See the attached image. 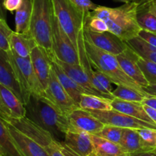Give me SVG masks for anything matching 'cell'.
Returning <instances> with one entry per match:
<instances>
[{
  "mask_svg": "<svg viewBox=\"0 0 156 156\" xmlns=\"http://www.w3.org/2000/svg\"><path fill=\"white\" fill-rule=\"evenodd\" d=\"M143 106H144L145 110H146V113L149 116V117L152 119L154 123H156V110L149 106H146V105H143Z\"/></svg>",
  "mask_w": 156,
  "mask_h": 156,
  "instance_id": "obj_41",
  "label": "cell"
},
{
  "mask_svg": "<svg viewBox=\"0 0 156 156\" xmlns=\"http://www.w3.org/2000/svg\"><path fill=\"white\" fill-rule=\"evenodd\" d=\"M146 151H153L156 149V129L143 128L137 129Z\"/></svg>",
  "mask_w": 156,
  "mask_h": 156,
  "instance_id": "obj_31",
  "label": "cell"
},
{
  "mask_svg": "<svg viewBox=\"0 0 156 156\" xmlns=\"http://www.w3.org/2000/svg\"><path fill=\"white\" fill-rule=\"evenodd\" d=\"M138 65L141 69L149 85H156V63L149 59L140 57Z\"/></svg>",
  "mask_w": 156,
  "mask_h": 156,
  "instance_id": "obj_30",
  "label": "cell"
},
{
  "mask_svg": "<svg viewBox=\"0 0 156 156\" xmlns=\"http://www.w3.org/2000/svg\"><path fill=\"white\" fill-rule=\"evenodd\" d=\"M13 32L6 22V19L0 17V49L5 51L11 50L9 38Z\"/></svg>",
  "mask_w": 156,
  "mask_h": 156,
  "instance_id": "obj_32",
  "label": "cell"
},
{
  "mask_svg": "<svg viewBox=\"0 0 156 156\" xmlns=\"http://www.w3.org/2000/svg\"><path fill=\"white\" fill-rule=\"evenodd\" d=\"M137 2L139 3L138 8H143L150 5L153 4V3H155L156 0H138Z\"/></svg>",
  "mask_w": 156,
  "mask_h": 156,
  "instance_id": "obj_43",
  "label": "cell"
},
{
  "mask_svg": "<svg viewBox=\"0 0 156 156\" xmlns=\"http://www.w3.org/2000/svg\"><path fill=\"white\" fill-rule=\"evenodd\" d=\"M3 2H4V0H0V17H2L4 19H6V15H7L6 12L7 11L5 9L4 6H3Z\"/></svg>",
  "mask_w": 156,
  "mask_h": 156,
  "instance_id": "obj_44",
  "label": "cell"
},
{
  "mask_svg": "<svg viewBox=\"0 0 156 156\" xmlns=\"http://www.w3.org/2000/svg\"><path fill=\"white\" fill-rule=\"evenodd\" d=\"M76 7L83 13H90L98 5L94 4L91 0H71Z\"/></svg>",
  "mask_w": 156,
  "mask_h": 156,
  "instance_id": "obj_34",
  "label": "cell"
},
{
  "mask_svg": "<svg viewBox=\"0 0 156 156\" xmlns=\"http://www.w3.org/2000/svg\"><path fill=\"white\" fill-rule=\"evenodd\" d=\"M23 0H4L3 6L5 9L9 12H16L22 4Z\"/></svg>",
  "mask_w": 156,
  "mask_h": 156,
  "instance_id": "obj_37",
  "label": "cell"
},
{
  "mask_svg": "<svg viewBox=\"0 0 156 156\" xmlns=\"http://www.w3.org/2000/svg\"><path fill=\"white\" fill-rule=\"evenodd\" d=\"M117 59L123 71L141 87L149 85L141 69L138 65L140 56L133 49L128 48L123 53L117 55Z\"/></svg>",
  "mask_w": 156,
  "mask_h": 156,
  "instance_id": "obj_13",
  "label": "cell"
},
{
  "mask_svg": "<svg viewBox=\"0 0 156 156\" xmlns=\"http://www.w3.org/2000/svg\"><path fill=\"white\" fill-rule=\"evenodd\" d=\"M30 58L34 70L45 90L52 72V59L47 52L38 45L33 49Z\"/></svg>",
  "mask_w": 156,
  "mask_h": 156,
  "instance_id": "obj_15",
  "label": "cell"
},
{
  "mask_svg": "<svg viewBox=\"0 0 156 156\" xmlns=\"http://www.w3.org/2000/svg\"><path fill=\"white\" fill-rule=\"evenodd\" d=\"M118 1L122 2H124V3H129V2H137L138 0H118Z\"/></svg>",
  "mask_w": 156,
  "mask_h": 156,
  "instance_id": "obj_46",
  "label": "cell"
},
{
  "mask_svg": "<svg viewBox=\"0 0 156 156\" xmlns=\"http://www.w3.org/2000/svg\"><path fill=\"white\" fill-rule=\"evenodd\" d=\"M52 2L55 18L76 48L78 35L86 23L90 13L79 11L71 0H52Z\"/></svg>",
  "mask_w": 156,
  "mask_h": 156,
  "instance_id": "obj_5",
  "label": "cell"
},
{
  "mask_svg": "<svg viewBox=\"0 0 156 156\" xmlns=\"http://www.w3.org/2000/svg\"><path fill=\"white\" fill-rule=\"evenodd\" d=\"M137 22L143 30L156 33V15L148 6L138 8Z\"/></svg>",
  "mask_w": 156,
  "mask_h": 156,
  "instance_id": "obj_28",
  "label": "cell"
},
{
  "mask_svg": "<svg viewBox=\"0 0 156 156\" xmlns=\"http://www.w3.org/2000/svg\"><path fill=\"white\" fill-rule=\"evenodd\" d=\"M52 69L53 70L58 80L59 81L62 87L65 88L67 93L75 101V102L79 105L82 94H86L85 90L79 84L76 83L71 77H69L64 72V70L59 66V64H57L53 60H52Z\"/></svg>",
  "mask_w": 156,
  "mask_h": 156,
  "instance_id": "obj_21",
  "label": "cell"
},
{
  "mask_svg": "<svg viewBox=\"0 0 156 156\" xmlns=\"http://www.w3.org/2000/svg\"><path fill=\"white\" fill-rule=\"evenodd\" d=\"M0 146L4 156H24L12 137L5 122L0 117Z\"/></svg>",
  "mask_w": 156,
  "mask_h": 156,
  "instance_id": "obj_24",
  "label": "cell"
},
{
  "mask_svg": "<svg viewBox=\"0 0 156 156\" xmlns=\"http://www.w3.org/2000/svg\"><path fill=\"white\" fill-rule=\"evenodd\" d=\"M62 144L77 156H94V150L91 134L84 131L69 130Z\"/></svg>",
  "mask_w": 156,
  "mask_h": 156,
  "instance_id": "obj_11",
  "label": "cell"
},
{
  "mask_svg": "<svg viewBox=\"0 0 156 156\" xmlns=\"http://www.w3.org/2000/svg\"><path fill=\"white\" fill-rule=\"evenodd\" d=\"M153 151H154V152H155V153H156V149H155V150H153Z\"/></svg>",
  "mask_w": 156,
  "mask_h": 156,
  "instance_id": "obj_50",
  "label": "cell"
},
{
  "mask_svg": "<svg viewBox=\"0 0 156 156\" xmlns=\"http://www.w3.org/2000/svg\"><path fill=\"white\" fill-rule=\"evenodd\" d=\"M111 101L92 94H83L79 106L81 109L85 111H109L113 109Z\"/></svg>",
  "mask_w": 156,
  "mask_h": 156,
  "instance_id": "obj_26",
  "label": "cell"
},
{
  "mask_svg": "<svg viewBox=\"0 0 156 156\" xmlns=\"http://www.w3.org/2000/svg\"><path fill=\"white\" fill-rule=\"evenodd\" d=\"M11 50L21 57H30L33 49L36 47L34 41L30 33L21 34L13 31L9 38Z\"/></svg>",
  "mask_w": 156,
  "mask_h": 156,
  "instance_id": "obj_20",
  "label": "cell"
},
{
  "mask_svg": "<svg viewBox=\"0 0 156 156\" xmlns=\"http://www.w3.org/2000/svg\"><path fill=\"white\" fill-rule=\"evenodd\" d=\"M45 95L62 114L66 116L79 108L61 85L53 69L48 85L45 88Z\"/></svg>",
  "mask_w": 156,
  "mask_h": 156,
  "instance_id": "obj_9",
  "label": "cell"
},
{
  "mask_svg": "<svg viewBox=\"0 0 156 156\" xmlns=\"http://www.w3.org/2000/svg\"><path fill=\"white\" fill-rule=\"evenodd\" d=\"M112 95L114 98L128 101L143 102L146 98L150 97L145 92L139 91L132 87L123 85H118L115 89L112 91Z\"/></svg>",
  "mask_w": 156,
  "mask_h": 156,
  "instance_id": "obj_27",
  "label": "cell"
},
{
  "mask_svg": "<svg viewBox=\"0 0 156 156\" xmlns=\"http://www.w3.org/2000/svg\"><path fill=\"white\" fill-rule=\"evenodd\" d=\"M140 57L144 58V59H149L156 63V51L152 52H146V53H142L138 54Z\"/></svg>",
  "mask_w": 156,
  "mask_h": 156,
  "instance_id": "obj_39",
  "label": "cell"
},
{
  "mask_svg": "<svg viewBox=\"0 0 156 156\" xmlns=\"http://www.w3.org/2000/svg\"><path fill=\"white\" fill-rule=\"evenodd\" d=\"M0 155L4 156V152H3V150H2V149L1 146H0Z\"/></svg>",
  "mask_w": 156,
  "mask_h": 156,
  "instance_id": "obj_47",
  "label": "cell"
},
{
  "mask_svg": "<svg viewBox=\"0 0 156 156\" xmlns=\"http://www.w3.org/2000/svg\"><path fill=\"white\" fill-rule=\"evenodd\" d=\"M85 26L91 31L98 32V33L108 31V27L106 21H104L103 19H101L97 17H92L91 15L88 17Z\"/></svg>",
  "mask_w": 156,
  "mask_h": 156,
  "instance_id": "obj_33",
  "label": "cell"
},
{
  "mask_svg": "<svg viewBox=\"0 0 156 156\" xmlns=\"http://www.w3.org/2000/svg\"><path fill=\"white\" fill-rule=\"evenodd\" d=\"M26 117L60 142L69 130H73L68 117L62 114L46 95H30L25 105ZM62 143V142H61Z\"/></svg>",
  "mask_w": 156,
  "mask_h": 156,
  "instance_id": "obj_1",
  "label": "cell"
},
{
  "mask_svg": "<svg viewBox=\"0 0 156 156\" xmlns=\"http://www.w3.org/2000/svg\"><path fill=\"white\" fill-rule=\"evenodd\" d=\"M0 84L9 88L24 105V98L8 51L0 49Z\"/></svg>",
  "mask_w": 156,
  "mask_h": 156,
  "instance_id": "obj_14",
  "label": "cell"
},
{
  "mask_svg": "<svg viewBox=\"0 0 156 156\" xmlns=\"http://www.w3.org/2000/svg\"><path fill=\"white\" fill-rule=\"evenodd\" d=\"M5 122L15 143L24 156H50L47 151L34 140L21 133L12 125L9 124L6 121Z\"/></svg>",
  "mask_w": 156,
  "mask_h": 156,
  "instance_id": "obj_18",
  "label": "cell"
},
{
  "mask_svg": "<svg viewBox=\"0 0 156 156\" xmlns=\"http://www.w3.org/2000/svg\"><path fill=\"white\" fill-rule=\"evenodd\" d=\"M69 156H77V155H75V154L73 153V152H72V153L70 154V155H69ZM94 156H96V155H94Z\"/></svg>",
  "mask_w": 156,
  "mask_h": 156,
  "instance_id": "obj_49",
  "label": "cell"
},
{
  "mask_svg": "<svg viewBox=\"0 0 156 156\" xmlns=\"http://www.w3.org/2000/svg\"><path fill=\"white\" fill-rule=\"evenodd\" d=\"M0 102L2 114L12 118H21L26 117L27 111L25 105L9 88L0 84Z\"/></svg>",
  "mask_w": 156,
  "mask_h": 156,
  "instance_id": "obj_17",
  "label": "cell"
},
{
  "mask_svg": "<svg viewBox=\"0 0 156 156\" xmlns=\"http://www.w3.org/2000/svg\"><path fill=\"white\" fill-rule=\"evenodd\" d=\"M2 114V105H1V102H0V114Z\"/></svg>",
  "mask_w": 156,
  "mask_h": 156,
  "instance_id": "obj_48",
  "label": "cell"
},
{
  "mask_svg": "<svg viewBox=\"0 0 156 156\" xmlns=\"http://www.w3.org/2000/svg\"><path fill=\"white\" fill-rule=\"evenodd\" d=\"M84 43L86 53L94 69L98 70L106 75L113 84L117 85H126L136 88L142 92H145L140 85L134 82L123 71L117 56L98 48L85 37L84 39Z\"/></svg>",
  "mask_w": 156,
  "mask_h": 156,
  "instance_id": "obj_4",
  "label": "cell"
},
{
  "mask_svg": "<svg viewBox=\"0 0 156 156\" xmlns=\"http://www.w3.org/2000/svg\"><path fill=\"white\" fill-rule=\"evenodd\" d=\"M52 47L53 57L71 65L79 66V55L76 47L60 27L54 15L53 19Z\"/></svg>",
  "mask_w": 156,
  "mask_h": 156,
  "instance_id": "obj_7",
  "label": "cell"
},
{
  "mask_svg": "<svg viewBox=\"0 0 156 156\" xmlns=\"http://www.w3.org/2000/svg\"><path fill=\"white\" fill-rule=\"evenodd\" d=\"M32 9V0H23L21 5L15 12V31L21 34L29 33Z\"/></svg>",
  "mask_w": 156,
  "mask_h": 156,
  "instance_id": "obj_23",
  "label": "cell"
},
{
  "mask_svg": "<svg viewBox=\"0 0 156 156\" xmlns=\"http://www.w3.org/2000/svg\"><path fill=\"white\" fill-rule=\"evenodd\" d=\"M52 60L55 61L56 63L59 64V66L64 70V72L85 90L86 94H92V95L98 96V97L104 98L109 99L105 94L100 92L93 85L92 82H91L88 76L82 71L80 66L71 65V64L66 63V62L59 60V59H58L56 57H53Z\"/></svg>",
  "mask_w": 156,
  "mask_h": 156,
  "instance_id": "obj_16",
  "label": "cell"
},
{
  "mask_svg": "<svg viewBox=\"0 0 156 156\" xmlns=\"http://www.w3.org/2000/svg\"><path fill=\"white\" fill-rule=\"evenodd\" d=\"M111 105H112L114 110L127 114L133 117H135L139 120L156 125V123H154L152 119L148 115L144 106L141 102L128 101H123L114 98L111 101Z\"/></svg>",
  "mask_w": 156,
  "mask_h": 156,
  "instance_id": "obj_19",
  "label": "cell"
},
{
  "mask_svg": "<svg viewBox=\"0 0 156 156\" xmlns=\"http://www.w3.org/2000/svg\"><path fill=\"white\" fill-rule=\"evenodd\" d=\"M0 156H3V155H0Z\"/></svg>",
  "mask_w": 156,
  "mask_h": 156,
  "instance_id": "obj_51",
  "label": "cell"
},
{
  "mask_svg": "<svg viewBox=\"0 0 156 156\" xmlns=\"http://www.w3.org/2000/svg\"><path fill=\"white\" fill-rule=\"evenodd\" d=\"M32 2L33 9L29 33L37 44L42 47L53 59V2L52 0H32Z\"/></svg>",
  "mask_w": 156,
  "mask_h": 156,
  "instance_id": "obj_3",
  "label": "cell"
},
{
  "mask_svg": "<svg viewBox=\"0 0 156 156\" xmlns=\"http://www.w3.org/2000/svg\"><path fill=\"white\" fill-rule=\"evenodd\" d=\"M96 156H128L120 144L113 143L108 140L91 134Z\"/></svg>",
  "mask_w": 156,
  "mask_h": 156,
  "instance_id": "obj_22",
  "label": "cell"
},
{
  "mask_svg": "<svg viewBox=\"0 0 156 156\" xmlns=\"http://www.w3.org/2000/svg\"><path fill=\"white\" fill-rule=\"evenodd\" d=\"M123 131L124 128L118 127L112 125H105L101 130L96 135L113 143L120 144L123 135Z\"/></svg>",
  "mask_w": 156,
  "mask_h": 156,
  "instance_id": "obj_29",
  "label": "cell"
},
{
  "mask_svg": "<svg viewBox=\"0 0 156 156\" xmlns=\"http://www.w3.org/2000/svg\"><path fill=\"white\" fill-rule=\"evenodd\" d=\"M138 36L140 37L144 41H146V42L150 44L151 45L156 47V33L141 29Z\"/></svg>",
  "mask_w": 156,
  "mask_h": 156,
  "instance_id": "obj_36",
  "label": "cell"
},
{
  "mask_svg": "<svg viewBox=\"0 0 156 156\" xmlns=\"http://www.w3.org/2000/svg\"><path fill=\"white\" fill-rule=\"evenodd\" d=\"M84 35L85 37L93 45L114 56L123 53L128 48L126 42L122 41L117 35L110 31L98 33L91 31L85 25Z\"/></svg>",
  "mask_w": 156,
  "mask_h": 156,
  "instance_id": "obj_10",
  "label": "cell"
},
{
  "mask_svg": "<svg viewBox=\"0 0 156 156\" xmlns=\"http://www.w3.org/2000/svg\"><path fill=\"white\" fill-rule=\"evenodd\" d=\"M67 117L73 130L84 131L96 135L105 125L88 111L79 108L72 111Z\"/></svg>",
  "mask_w": 156,
  "mask_h": 156,
  "instance_id": "obj_12",
  "label": "cell"
},
{
  "mask_svg": "<svg viewBox=\"0 0 156 156\" xmlns=\"http://www.w3.org/2000/svg\"><path fill=\"white\" fill-rule=\"evenodd\" d=\"M128 156H156V153L154 151H145L128 154Z\"/></svg>",
  "mask_w": 156,
  "mask_h": 156,
  "instance_id": "obj_42",
  "label": "cell"
},
{
  "mask_svg": "<svg viewBox=\"0 0 156 156\" xmlns=\"http://www.w3.org/2000/svg\"><path fill=\"white\" fill-rule=\"evenodd\" d=\"M142 104L143 105H146V106H149L156 110V97H151L150 96V97L146 98L142 102Z\"/></svg>",
  "mask_w": 156,
  "mask_h": 156,
  "instance_id": "obj_40",
  "label": "cell"
},
{
  "mask_svg": "<svg viewBox=\"0 0 156 156\" xmlns=\"http://www.w3.org/2000/svg\"><path fill=\"white\" fill-rule=\"evenodd\" d=\"M105 125H112L122 128L143 129L150 128L156 129V125L133 117L116 110L109 111H88Z\"/></svg>",
  "mask_w": 156,
  "mask_h": 156,
  "instance_id": "obj_8",
  "label": "cell"
},
{
  "mask_svg": "<svg viewBox=\"0 0 156 156\" xmlns=\"http://www.w3.org/2000/svg\"><path fill=\"white\" fill-rule=\"evenodd\" d=\"M147 7V6H146ZM148 7H149V9H151V10L152 11V12H154V13L156 15V2L155 3H153V4L150 5H149Z\"/></svg>",
  "mask_w": 156,
  "mask_h": 156,
  "instance_id": "obj_45",
  "label": "cell"
},
{
  "mask_svg": "<svg viewBox=\"0 0 156 156\" xmlns=\"http://www.w3.org/2000/svg\"><path fill=\"white\" fill-rule=\"evenodd\" d=\"M138 7L139 3L137 2L125 3L117 8L98 5L94 11L90 12V15L106 21L108 31L114 34L122 41L126 42L138 36L141 30L137 22Z\"/></svg>",
  "mask_w": 156,
  "mask_h": 156,
  "instance_id": "obj_2",
  "label": "cell"
},
{
  "mask_svg": "<svg viewBox=\"0 0 156 156\" xmlns=\"http://www.w3.org/2000/svg\"><path fill=\"white\" fill-rule=\"evenodd\" d=\"M143 91L151 97H156V85H148L142 87Z\"/></svg>",
  "mask_w": 156,
  "mask_h": 156,
  "instance_id": "obj_38",
  "label": "cell"
},
{
  "mask_svg": "<svg viewBox=\"0 0 156 156\" xmlns=\"http://www.w3.org/2000/svg\"><path fill=\"white\" fill-rule=\"evenodd\" d=\"M94 78L97 79V80L98 81L99 83L107 90L109 93L112 94V91H114L112 88V82L108 79V76L106 75H105L104 73H102L101 72L98 71V70L94 69Z\"/></svg>",
  "mask_w": 156,
  "mask_h": 156,
  "instance_id": "obj_35",
  "label": "cell"
},
{
  "mask_svg": "<svg viewBox=\"0 0 156 156\" xmlns=\"http://www.w3.org/2000/svg\"><path fill=\"white\" fill-rule=\"evenodd\" d=\"M8 55L24 95V105L32 94L45 95V90L34 70L30 58L21 57L12 50L8 51Z\"/></svg>",
  "mask_w": 156,
  "mask_h": 156,
  "instance_id": "obj_6",
  "label": "cell"
},
{
  "mask_svg": "<svg viewBox=\"0 0 156 156\" xmlns=\"http://www.w3.org/2000/svg\"><path fill=\"white\" fill-rule=\"evenodd\" d=\"M120 145L127 154L146 151L143 144L141 137L136 129L124 128Z\"/></svg>",
  "mask_w": 156,
  "mask_h": 156,
  "instance_id": "obj_25",
  "label": "cell"
}]
</instances>
